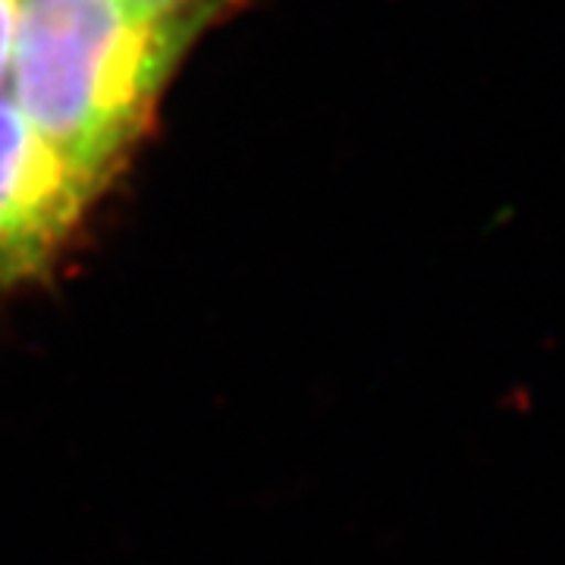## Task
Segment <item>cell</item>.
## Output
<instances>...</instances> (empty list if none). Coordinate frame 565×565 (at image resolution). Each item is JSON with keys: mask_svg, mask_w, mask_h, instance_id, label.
I'll return each mask as SVG.
<instances>
[{"mask_svg": "<svg viewBox=\"0 0 565 565\" xmlns=\"http://www.w3.org/2000/svg\"><path fill=\"white\" fill-rule=\"evenodd\" d=\"M239 0H20L3 88L63 161L107 192L204 32Z\"/></svg>", "mask_w": 565, "mask_h": 565, "instance_id": "1", "label": "cell"}, {"mask_svg": "<svg viewBox=\"0 0 565 565\" xmlns=\"http://www.w3.org/2000/svg\"><path fill=\"white\" fill-rule=\"evenodd\" d=\"M102 195L0 88V299L61 262Z\"/></svg>", "mask_w": 565, "mask_h": 565, "instance_id": "2", "label": "cell"}, {"mask_svg": "<svg viewBox=\"0 0 565 565\" xmlns=\"http://www.w3.org/2000/svg\"><path fill=\"white\" fill-rule=\"evenodd\" d=\"M17 17H20V0H0V88H3V79H7V63H10Z\"/></svg>", "mask_w": 565, "mask_h": 565, "instance_id": "3", "label": "cell"}, {"mask_svg": "<svg viewBox=\"0 0 565 565\" xmlns=\"http://www.w3.org/2000/svg\"><path fill=\"white\" fill-rule=\"evenodd\" d=\"M136 3H145L151 10H182V7H192V3H202V0H136Z\"/></svg>", "mask_w": 565, "mask_h": 565, "instance_id": "4", "label": "cell"}]
</instances>
